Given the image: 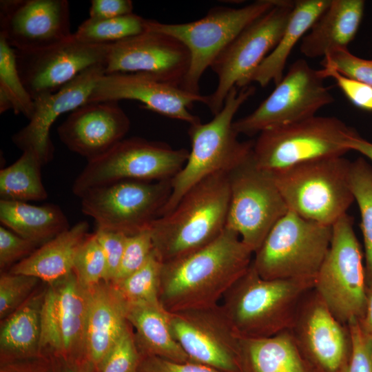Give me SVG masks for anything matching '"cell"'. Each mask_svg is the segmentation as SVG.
Here are the masks:
<instances>
[{
  "label": "cell",
  "instance_id": "ac0fdd59",
  "mask_svg": "<svg viewBox=\"0 0 372 372\" xmlns=\"http://www.w3.org/2000/svg\"><path fill=\"white\" fill-rule=\"evenodd\" d=\"M110 45L85 43L72 34L40 50L14 52L21 79L34 100L58 91L90 68L105 65Z\"/></svg>",
  "mask_w": 372,
  "mask_h": 372
},
{
  "label": "cell",
  "instance_id": "6da1fadb",
  "mask_svg": "<svg viewBox=\"0 0 372 372\" xmlns=\"http://www.w3.org/2000/svg\"><path fill=\"white\" fill-rule=\"evenodd\" d=\"M253 257L238 234L225 227L205 247L163 263L160 302L170 313L219 304L248 270Z\"/></svg>",
  "mask_w": 372,
  "mask_h": 372
},
{
  "label": "cell",
  "instance_id": "e0dca14e",
  "mask_svg": "<svg viewBox=\"0 0 372 372\" xmlns=\"http://www.w3.org/2000/svg\"><path fill=\"white\" fill-rule=\"evenodd\" d=\"M171 327L189 361L221 372H240L239 336L220 304L171 313Z\"/></svg>",
  "mask_w": 372,
  "mask_h": 372
},
{
  "label": "cell",
  "instance_id": "52a82bcc",
  "mask_svg": "<svg viewBox=\"0 0 372 372\" xmlns=\"http://www.w3.org/2000/svg\"><path fill=\"white\" fill-rule=\"evenodd\" d=\"M356 132L333 116H314L258 134L252 158L256 166L274 172L315 159L344 156Z\"/></svg>",
  "mask_w": 372,
  "mask_h": 372
},
{
  "label": "cell",
  "instance_id": "4316f807",
  "mask_svg": "<svg viewBox=\"0 0 372 372\" xmlns=\"http://www.w3.org/2000/svg\"><path fill=\"white\" fill-rule=\"evenodd\" d=\"M126 318L134 329L142 357L156 356L175 362L189 359L174 336L171 313L160 302L125 303Z\"/></svg>",
  "mask_w": 372,
  "mask_h": 372
},
{
  "label": "cell",
  "instance_id": "5b68a950",
  "mask_svg": "<svg viewBox=\"0 0 372 372\" xmlns=\"http://www.w3.org/2000/svg\"><path fill=\"white\" fill-rule=\"evenodd\" d=\"M351 164L344 156H329L270 172L289 210L332 226L354 201Z\"/></svg>",
  "mask_w": 372,
  "mask_h": 372
},
{
  "label": "cell",
  "instance_id": "9c48e42d",
  "mask_svg": "<svg viewBox=\"0 0 372 372\" xmlns=\"http://www.w3.org/2000/svg\"><path fill=\"white\" fill-rule=\"evenodd\" d=\"M189 152L139 137L123 139L101 156L87 161L72 185L81 198L88 190L123 180L172 179L185 165Z\"/></svg>",
  "mask_w": 372,
  "mask_h": 372
},
{
  "label": "cell",
  "instance_id": "4dcf8cb0",
  "mask_svg": "<svg viewBox=\"0 0 372 372\" xmlns=\"http://www.w3.org/2000/svg\"><path fill=\"white\" fill-rule=\"evenodd\" d=\"M0 221L5 227L37 246L70 228L63 211L52 204L37 206L1 200Z\"/></svg>",
  "mask_w": 372,
  "mask_h": 372
},
{
  "label": "cell",
  "instance_id": "8d00e7d4",
  "mask_svg": "<svg viewBox=\"0 0 372 372\" xmlns=\"http://www.w3.org/2000/svg\"><path fill=\"white\" fill-rule=\"evenodd\" d=\"M73 271L79 283L85 289L106 281V259L94 233L89 234L80 247Z\"/></svg>",
  "mask_w": 372,
  "mask_h": 372
},
{
  "label": "cell",
  "instance_id": "7bdbcfd3",
  "mask_svg": "<svg viewBox=\"0 0 372 372\" xmlns=\"http://www.w3.org/2000/svg\"><path fill=\"white\" fill-rule=\"evenodd\" d=\"M325 79L332 78L347 99L355 107L372 112V86L329 68H322Z\"/></svg>",
  "mask_w": 372,
  "mask_h": 372
},
{
  "label": "cell",
  "instance_id": "d6986e66",
  "mask_svg": "<svg viewBox=\"0 0 372 372\" xmlns=\"http://www.w3.org/2000/svg\"><path fill=\"white\" fill-rule=\"evenodd\" d=\"M189 65V52L180 41L147 30L110 45L105 74L143 73L181 87Z\"/></svg>",
  "mask_w": 372,
  "mask_h": 372
},
{
  "label": "cell",
  "instance_id": "7a4b0ae2",
  "mask_svg": "<svg viewBox=\"0 0 372 372\" xmlns=\"http://www.w3.org/2000/svg\"><path fill=\"white\" fill-rule=\"evenodd\" d=\"M229 199L227 173L214 174L192 187L172 211L149 227L159 260H177L217 238L226 227Z\"/></svg>",
  "mask_w": 372,
  "mask_h": 372
},
{
  "label": "cell",
  "instance_id": "e575fe53",
  "mask_svg": "<svg viewBox=\"0 0 372 372\" xmlns=\"http://www.w3.org/2000/svg\"><path fill=\"white\" fill-rule=\"evenodd\" d=\"M147 21L134 13L111 19L89 17L73 34L85 43L109 45L147 31Z\"/></svg>",
  "mask_w": 372,
  "mask_h": 372
},
{
  "label": "cell",
  "instance_id": "f35d334b",
  "mask_svg": "<svg viewBox=\"0 0 372 372\" xmlns=\"http://www.w3.org/2000/svg\"><path fill=\"white\" fill-rule=\"evenodd\" d=\"M142 358L129 324L96 372H138Z\"/></svg>",
  "mask_w": 372,
  "mask_h": 372
},
{
  "label": "cell",
  "instance_id": "ffe728a7",
  "mask_svg": "<svg viewBox=\"0 0 372 372\" xmlns=\"http://www.w3.org/2000/svg\"><path fill=\"white\" fill-rule=\"evenodd\" d=\"M72 34L66 0L0 1V36L15 51L40 50Z\"/></svg>",
  "mask_w": 372,
  "mask_h": 372
},
{
  "label": "cell",
  "instance_id": "d590c367",
  "mask_svg": "<svg viewBox=\"0 0 372 372\" xmlns=\"http://www.w3.org/2000/svg\"><path fill=\"white\" fill-rule=\"evenodd\" d=\"M162 267L163 262L154 251L138 270L119 281L111 283L125 303L158 302Z\"/></svg>",
  "mask_w": 372,
  "mask_h": 372
},
{
  "label": "cell",
  "instance_id": "3957f363",
  "mask_svg": "<svg viewBox=\"0 0 372 372\" xmlns=\"http://www.w3.org/2000/svg\"><path fill=\"white\" fill-rule=\"evenodd\" d=\"M313 288V280L263 278L251 262L219 304L239 337H269L290 330L302 299Z\"/></svg>",
  "mask_w": 372,
  "mask_h": 372
},
{
  "label": "cell",
  "instance_id": "ab89813d",
  "mask_svg": "<svg viewBox=\"0 0 372 372\" xmlns=\"http://www.w3.org/2000/svg\"><path fill=\"white\" fill-rule=\"evenodd\" d=\"M150 229L127 236L119 268L114 280L119 281L141 267L154 252Z\"/></svg>",
  "mask_w": 372,
  "mask_h": 372
},
{
  "label": "cell",
  "instance_id": "7402d4cb",
  "mask_svg": "<svg viewBox=\"0 0 372 372\" xmlns=\"http://www.w3.org/2000/svg\"><path fill=\"white\" fill-rule=\"evenodd\" d=\"M105 65L90 68L58 91L34 99V112L29 123L12 136V142L21 149L33 151L43 165L53 158L50 137L51 127L63 114L87 103L98 81L105 74Z\"/></svg>",
  "mask_w": 372,
  "mask_h": 372
},
{
  "label": "cell",
  "instance_id": "484cf974",
  "mask_svg": "<svg viewBox=\"0 0 372 372\" xmlns=\"http://www.w3.org/2000/svg\"><path fill=\"white\" fill-rule=\"evenodd\" d=\"M87 221H81L37 248L9 270L52 283L73 271L76 256L88 236Z\"/></svg>",
  "mask_w": 372,
  "mask_h": 372
},
{
  "label": "cell",
  "instance_id": "5bb4252c",
  "mask_svg": "<svg viewBox=\"0 0 372 372\" xmlns=\"http://www.w3.org/2000/svg\"><path fill=\"white\" fill-rule=\"evenodd\" d=\"M321 69L313 68L304 59L294 61L272 92L249 114L233 123L238 134L249 136L265 130L316 116L334 98Z\"/></svg>",
  "mask_w": 372,
  "mask_h": 372
},
{
  "label": "cell",
  "instance_id": "cb8c5ba5",
  "mask_svg": "<svg viewBox=\"0 0 372 372\" xmlns=\"http://www.w3.org/2000/svg\"><path fill=\"white\" fill-rule=\"evenodd\" d=\"M87 290L85 360L96 372L129 323L125 302L111 282L103 281Z\"/></svg>",
  "mask_w": 372,
  "mask_h": 372
},
{
  "label": "cell",
  "instance_id": "44dd1931",
  "mask_svg": "<svg viewBox=\"0 0 372 372\" xmlns=\"http://www.w3.org/2000/svg\"><path fill=\"white\" fill-rule=\"evenodd\" d=\"M134 100L166 117L190 125L200 122L191 113L195 102L204 104L207 95L188 92L181 87L143 73L104 74L97 82L88 103Z\"/></svg>",
  "mask_w": 372,
  "mask_h": 372
},
{
  "label": "cell",
  "instance_id": "4fadbf2b",
  "mask_svg": "<svg viewBox=\"0 0 372 372\" xmlns=\"http://www.w3.org/2000/svg\"><path fill=\"white\" fill-rule=\"evenodd\" d=\"M230 199L226 227L254 254L289 209L270 172L256 166L251 154L228 173Z\"/></svg>",
  "mask_w": 372,
  "mask_h": 372
},
{
  "label": "cell",
  "instance_id": "b9f144b4",
  "mask_svg": "<svg viewBox=\"0 0 372 372\" xmlns=\"http://www.w3.org/2000/svg\"><path fill=\"white\" fill-rule=\"evenodd\" d=\"M351 341L349 358L344 372H372V337L358 319L347 324Z\"/></svg>",
  "mask_w": 372,
  "mask_h": 372
},
{
  "label": "cell",
  "instance_id": "681fc988",
  "mask_svg": "<svg viewBox=\"0 0 372 372\" xmlns=\"http://www.w3.org/2000/svg\"><path fill=\"white\" fill-rule=\"evenodd\" d=\"M55 372H94L90 365L85 361L64 359L54 356Z\"/></svg>",
  "mask_w": 372,
  "mask_h": 372
},
{
  "label": "cell",
  "instance_id": "c3c4849f",
  "mask_svg": "<svg viewBox=\"0 0 372 372\" xmlns=\"http://www.w3.org/2000/svg\"><path fill=\"white\" fill-rule=\"evenodd\" d=\"M132 11L133 3L130 0H92L89 13L90 18L111 19Z\"/></svg>",
  "mask_w": 372,
  "mask_h": 372
},
{
  "label": "cell",
  "instance_id": "ba28073f",
  "mask_svg": "<svg viewBox=\"0 0 372 372\" xmlns=\"http://www.w3.org/2000/svg\"><path fill=\"white\" fill-rule=\"evenodd\" d=\"M277 0H258L241 8L217 6L198 20L165 23L147 19V30L169 34L188 49L190 65L181 87L199 93V82L217 56L247 25L269 10Z\"/></svg>",
  "mask_w": 372,
  "mask_h": 372
},
{
  "label": "cell",
  "instance_id": "f1b7e54d",
  "mask_svg": "<svg viewBox=\"0 0 372 372\" xmlns=\"http://www.w3.org/2000/svg\"><path fill=\"white\" fill-rule=\"evenodd\" d=\"M240 372H311L289 330L265 338L239 337Z\"/></svg>",
  "mask_w": 372,
  "mask_h": 372
},
{
  "label": "cell",
  "instance_id": "816d5d0a",
  "mask_svg": "<svg viewBox=\"0 0 372 372\" xmlns=\"http://www.w3.org/2000/svg\"><path fill=\"white\" fill-rule=\"evenodd\" d=\"M359 320L364 331L372 337V285L368 286L365 310Z\"/></svg>",
  "mask_w": 372,
  "mask_h": 372
},
{
  "label": "cell",
  "instance_id": "d6a6232c",
  "mask_svg": "<svg viewBox=\"0 0 372 372\" xmlns=\"http://www.w3.org/2000/svg\"><path fill=\"white\" fill-rule=\"evenodd\" d=\"M34 109V100L17 68L14 50L0 36V112L12 110L30 120Z\"/></svg>",
  "mask_w": 372,
  "mask_h": 372
},
{
  "label": "cell",
  "instance_id": "1f68e13d",
  "mask_svg": "<svg viewBox=\"0 0 372 372\" xmlns=\"http://www.w3.org/2000/svg\"><path fill=\"white\" fill-rule=\"evenodd\" d=\"M43 164L32 150H25L12 164L0 171L1 200L26 202L48 198L42 183Z\"/></svg>",
  "mask_w": 372,
  "mask_h": 372
},
{
  "label": "cell",
  "instance_id": "8992f818",
  "mask_svg": "<svg viewBox=\"0 0 372 372\" xmlns=\"http://www.w3.org/2000/svg\"><path fill=\"white\" fill-rule=\"evenodd\" d=\"M331 237L332 226L305 219L289 210L254 254L252 265L265 279L315 281Z\"/></svg>",
  "mask_w": 372,
  "mask_h": 372
},
{
  "label": "cell",
  "instance_id": "277c9868",
  "mask_svg": "<svg viewBox=\"0 0 372 372\" xmlns=\"http://www.w3.org/2000/svg\"><path fill=\"white\" fill-rule=\"evenodd\" d=\"M238 89L229 91L222 109L210 121L189 125L191 151L183 167L171 179V195L161 216L172 211L194 185L214 174H228L251 154L254 141H240L233 123L256 88L248 85Z\"/></svg>",
  "mask_w": 372,
  "mask_h": 372
},
{
  "label": "cell",
  "instance_id": "7c38bea8",
  "mask_svg": "<svg viewBox=\"0 0 372 372\" xmlns=\"http://www.w3.org/2000/svg\"><path fill=\"white\" fill-rule=\"evenodd\" d=\"M172 192L171 179L123 180L88 190L80 198L81 210L96 229L127 236L150 227L161 216Z\"/></svg>",
  "mask_w": 372,
  "mask_h": 372
},
{
  "label": "cell",
  "instance_id": "74e56055",
  "mask_svg": "<svg viewBox=\"0 0 372 372\" xmlns=\"http://www.w3.org/2000/svg\"><path fill=\"white\" fill-rule=\"evenodd\" d=\"M39 279L10 271L0 276V318L3 320L21 306L36 291Z\"/></svg>",
  "mask_w": 372,
  "mask_h": 372
},
{
  "label": "cell",
  "instance_id": "8fae6325",
  "mask_svg": "<svg viewBox=\"0 0 372 372\" xmlns=\"http://www.w3.org/2000/svg\"><path fill=\"white\" fill-rule=\"evenodd\" d=\"M295 1L277 0L267 12L247 25L217 56L210 68L218 77L215 90L205 105L213 115L222 109L233 87L249 85L252 73L279 41L294 8Z\"/></svg>",
  "mask_w": 372,
  "mask_h": 372
},
{
  "label": "cell",
  "instance_id": "f907efd6",
  "mask_svg": "<svg viewBox=\"0 0 372 372\" xmlns=\"http://www.w3.org/2000/svg\"><path fill=\"white\" fill-rule=\"evenodd\" d=\"M346 145L349 151L360 152L372 161V143L362 138L357 132L349 138Z\"/></svg>",
  "mask_w": 372,
  "mask_h": 372
},
{
  "label": "cell",
  "instance_id": "603a6c76",
  "mask_svg": "<svg viewBox=\"0 0 372 372\" xmlns=\"http://www.w3.org/2000/svg\"><path fill=\"white\" fill-rule=\"evenodd\" d=\"M130 127V120L117 101H100L71 112L57 133L68 149L90 161L124 139Z\"/></svg>",
  "mask_w": 372,
  "mask_h": 372
},
{
  "label": "cell",
  "instance_id": "f6af8a7d",
  "mask_svg": "<svg viewBox=\"0 0 372 372\" xmlns=\"http://www.w3.org/2000/svg\"><path fill=\"white\" fill-rule=\"evenodd\" d=\"M96 240L107 262L106 282H112L120 266L127 236L117 231L96 229Z\"/></svg>",
  "mask_w": 372,
  "mask_h": 372
},
{
  "label": "cell",
  "instance_id": "bcb514c9",
  "mask_svg": "<svg viewBox=\"0 0 372 372\" xmlns=\"http://www.w3.org/2000/svg\"><path fill=\"white\" fill-rule=\"evenodd\" d=\"M138 372H221L192 361L175 362L156 356L143 357Z\"/></svg>",
  "mask_w": 372,
  "mask_h": 372
},
{
  "label": "cell",
  "instance_id": "d4e9b609",
  "mask_svg": "<svg viewBox=\"0 0 372 372\" xmlns=\"http://www.w3.org/2000/svg\"><path fill=\"white\" fill-rule=\"evenodd\" d=\"M364 10L362 0H331L301 40V53L307 58H323L347 48L359 29Z\"/></svg>",
  "mask_w": 372,
  "mask_h": 372
},
{
  "label": "cell",
  "instance_id": "ee69618b",
  "mask_svg": "<svg viewBox=\"0 0 372 372\" xmlns=\"http://www.w3.org/2000/svg\"><path fill=\"white\" fill-rule=\"evenodd\" d=\"M37 245L3 226L0 227V268L3 271L30 256ZM10 267V268H11Z\"/></svg>",
  "mask_w": 372,
  "mask_h": 372
},
{
  "label": "cell",
  "instance_id": "30bf717a",
  "mask_svg": "<svg viewBox=\"0 0 372 372\" xmlns=\"http://www.w3.org/2000/svg\"><path fill=\"white\" fill-rule=\"evenodd\" d=\"M313 289L342 323L362 318L368 289L366 270L353 218L347 213L332 225L330 246Z\"/></svg>",
  "mask_w": 372,
  "mask_h": 372
},
{
  "label": "cell",
  "instance_id": "60d3db41",
  "mask_svg": "<svg viewBox=\"0 0 372 372\" xmlns=\"http://www.w3.org/2000/svg\"><path fill=\"white\" fill-rule=\"evenodd\" d=\"M323 68L333 69L340 73L372 86V59L358 57L347 48L332 52L322 58Z\"/></svg>",
  "mask_w": 372,
  "mask_h": 372
},
{
  "label": "cell",
  "instance_id": "9a60e30c",
  "mask_svg": "<svg viewBox=\"0 0 372 372\" xmlns=\"http://www.w3.org/2000/svg\"><path fill=\"white\" fill-rule=\"evenodd\" d=\"M48 285L41 310V351L85 361L88 290L79 283L73 271Z\"/></svg>",
  "mask_w": 372,
  "mask_h": 372
},
{
  "label": "cell",
  "instance_id": "2e32d148",
  "mask_svg": "<svg viewBox=\"0 0 372 372\" xmlns=\"http://www.w3.org/2000/svg\"><path fill=\"white\" fill-rule=\"evenodd\" d=\"M289 331L311 372H344L351 350L347 326L314 289L302 299Z\"/></svg>",
  "mask_w": 372,
  "mask_h": 372
},
{
  "label": "cell",
  "instance_id": "83f0119b",
  "mask_svg": "<svg viewBox=\"0 0 372 372\" xmlns=\"http://www.w3.org/2000/svg\"><path fill=\"white\" fill-rule=\"evenodd\" d=\"M45 291L36 290L21 306L1 320L0 363L43 355L41 319Z\"/></svg>",
  "mask_w": 372,
  "mask_h": 372
},
{
  "label": "cell",
  "instance_id": "f546056e",
  "mask_svg": "<svg viewBox=\"0 0 372 372\" xmlns=\"http://www.w3.org/2000/svg\"><path fill=\"white\" fill-rule=\"evenodd\" d=\"M331 0L295 1L294 8L279 41L249 78V85L261 87L271 81L277 85L283 77L287 59L296 45L301 41Z\"/></svg>",
  "mask_w": 372,
  "mask_h": 372
},
{
  "label": "cell",
  "instance_id": "7dc6e473",
  "mask_svg": "<svg viewBox=\"0 0 372 372\" xmlns=\"http://www.w3.org/2000/svg\"><path fill=\"white\" fill-rule=\"evenodd\" d=\"M0 372H55L53 357L41 355L0 363Z\"/></svg>",
  "mask_w": 372,
  "mask_h": 372
},
{
  "label": "cell",
  "instance_id": "836d02e7",
  "mask_svg": "<svg viewBox=\"0 0 372 372\" xmlns=\"http://www.w3.org/2000/svg\"><path fill=\"white\" fill-rule=\"evenodd\" d=\"M351 192L359 207L367 285H372V167L362 157L351 162L349 172Z\"/></svg>",
  "mask_w": 372,
  "mask_h": 372
}]
</instances>
